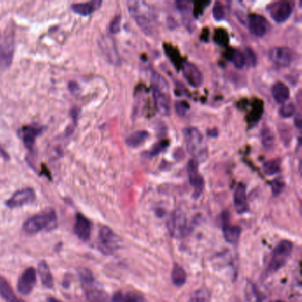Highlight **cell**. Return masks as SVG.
I'll return each instance as SVG.
<instances>
[{
	"instance_id": "1",
	"label": "cell",
	"mask_w": 302,
	"mask_h": 302,
	"mask_svg": "<svg viewBox=\"0 0 302 302\" xmlns=\"http://www.w3.org/2000/svg\"><path fill=\"white\" fill-rule=\"evenodd\" d=\"M151 87L158 111L162 116H170L171 106L169 84L162 75H160L156 71H153L151 75Z\"/></svg>"
},
{
	"instance_id": "2",
	"label": "cell",
	"mask_w": 302,
	"mask_h": 302,
	"mask_svg": "<svg viewBox=\"0 0 302 302\" xmlns=\"http://www.w3.org/2000/svg\"><path fill=\"white\" fill-rule=\"evenodd\" d=\"M183 136L186 142L187 150L194 160L198 162L204 161L207 158V146L204 144L201 131L194 127L183 129Z\"/></svg>"
},
{
	"instance_id": "3",
	"label": "cell",
	"mask_w": 302,
	"mask_h": 302,
	"mask_svg": "<svg viewBox=\"0 0 302 302\" xmlns=\"http://www.w3.org/2000/svg\"><path fill=\"white\" fill-rule=\"evenodd\" d=\"M57 227V215L53 210L46 211L28 219L24 224L25 232L36 234L44 231H51Z\"/></svg>"
},
{
	"instance_id": "4",
	"label": "cell",
	"mask_w": 302,
	"mask_h": 302,
	"mask_svg": "<svg viewBox=\"0 0 302 302\" xmlns=\"http://www.w3.org/2000/svg\"><path fill=\"white\" fill-rule=\"evenodd\" d=\"M129 11L131 16L136 20V24L141 31L146 35L153 33V16L150 14L149 7L145 2L141 1H129L128 2Z\"/></svg>"
},
{
	"instance_id": "5",
	"label": "cell",
	"mask_w": 302,
	"mask_h": 302,
	"mask_svg": "<svg viewBox=\"0 0 302 302\" xmlns=\"http://www.w3.org/2000/svg\"><path fill=\"white\" fill-rule=\"evenodd\" d=\"M80 278L89 301L111 302L108 295L103 290L96 286L92 272L86 268H83L80 270Z\"/></svg>"
},
{
	"instance_id": "6",
	"label": "cell",
	"mask_w": 302,
	"mask_h": 302,
	"mask_svg": "<svg viewBox=\"0 0 302 302\" xmlns=\"http://www.w3.org/2000/svg\"><path fill=\"white\" fill-rule=\"evenodd\" d=\"M14 53V33L7 30L0 33V70H6L10 67Z\"/></svg>"
},
{
	"instance_id": "7",
	"label": "cell",
	"mask_w": 302,
	"mask_h": 302,
	"mask_svg": "<svg viewBox=\"0 0 302 302\" xmlns=\"http://www.w3.org/2000/svg\"><path fill=\"white\" fill-rule=\"evenodd\" d=\"M293 244L289 240L280 242L272 254L271 260L268 264V272L275 273L286 264L290 255L292 254Z\"/></svg>"
},
{
	"instance_id": "8",
	"label": "cell",
	"mask_w": 302,
	"mask_h": 302,
	"mask_svg": "<svg viewBox=\"0 0 302 302\" xmlns=\"http://www.w3.org/2000/svg\"><path fill=\"white\" fill-rule=\"evenodd\" d=\"M270 17L277 23H283L288 20L292 13V4L286 1H278L269 4L267 7Z\"/></svg>"
},
{
	"instance_id": "9",
	"label": "cell",
	"mask_w": 302,
	"mask_h": 302,
	"mask_svg": "<svg viewBox=\"0 0 302 302\" xmlns=\"http://www.w3.org/2000/svg\"><path fill=\"white\" fill-rule=\"evenodd\" d=\"M187 171L189 175L190 185L194 188V198L198 199L202 194L204 188V179L199 172V162L197 160H189L187 165Z\"/></svg>"
},
{
	"instance_id": "10",
	"label": "cell",
	"mask_w": 302,
	"mask_h": 302,
	"mask_svg": "<svg viewBox=\"0 0 302 302\" xmlns=\"http://www.w3.org/2000/svg\"><path fill=\"white\" fill-rule=\"evenodd\" d=\"M99 238L100 248L102 251L106 254H111L118 248V237L107 226L101 227L99 231Z\"/></svg>"
},
{
	"instance_id": "11",
	"label": "cell",
	"mask_w": 302,
	"mask_h": 302,
	"mask_svg": "<svg viewBox=\"0 0 302 302\" xmlns=\"http://www.w3.org/2000/svg\"><path fill=\"white\" fill-rule=\"evenodd\" d=\"M36 200V194L31 188H25L14 193V195L7 201L6 206L9 208H17L32 203Z\"/></svg>"
},
{
	"instance_id": "12",
	"label": "cell",
	"mask_w": 302,
	"mask_h": 302,
	"mask_svg": "<svg viewBox=\"0 0 302 302\" xmlns=\"http://www.w3.org/2000/svg\"><path fill=\"white\" fill-rule=\"evenodd\" d=\"M248 27L252 34L256 38H262L269 30L268 20L260 14H251L248 18Z\"/></svg>"
},
{
	"instance_id": "13",
	"label": "cell",
	"mask_w": 302,
	"mask_h": 302,
	"mask_svg": "<svg viewBox=\"0 0 302 302\" xmlns=\"http://www.w3.org/2000/svg\"><path fill=\"white\" fill-rule=\"evenodd\" d=\"M182 71L184 78L191 87L199 88L203 84V75L201 70L190 61L183 62Z\"/></svg>"
},
{
	"instance_id": "14",
	"label": "cell",
	"mask_w": 302,
	"mask_h": 302,
	"mask_svg": "<svg viewBox=\"0 0 302 302\" xmlns=\"http://www.w3.org/2000/svg\"><path fill=\"white\" fill-rule=\"evenodd\" d=\"M37 283V272L35 268H29L21 274L18 280V292L22 295H29Z\"/></svg>"
},
{
	"instance_id": "15",
	"label": "cell",
	"mask_w": 302,
	"mask_h": 302,
	"mask_svg": "<svg viewBox=\"0 0 302 302\" xmlns=\"http://www.w3.org/2000/svg\"><path fill=\"white\" fill-rule=\"evenodd\" d=\"M270 61L279 67H288L293 60V52L287 47L272 48L268 53Z\"/></svg>"
},
{
	"instance_id": "16",
	"label": "cell",
	"mask_w": 302,
	"mask_h": 302,
	"mask_svg": "<svg viewBox=\"0 0 302 302\" xmlns=\"http://www.w3.org/2000/svg\"><path fill=\"white\" fill-rule=\"evenodd\" d=\"M222 220H223V233H224V239L231 244L238 243L241 234V228L230 224V217L228 212L223 213Z\"/></svg>"
},
{
	"instance_id": "17",
	"label": "cell",
	"mask_w": 302,
	"mask_h": 302,
	"mask_svg": "<svg viewBox=\"0 0 302 302\" xmlns=\"http://www.w3.org/2000/svg\"><path fill=\"white\" fill-rule=\"evenodd\" d=\"M74 231L77 238L83 241H88L92 233V224L83 214H76Z\"/></svg>"
},
{
	"instance_id": "18",
	"label": "cell",
	"mask_w": 302,
	"mask_h": 302,
	"mask_svg": "<svg viewBox=\"0 0 302 302\" xmlns=\"http://www.w3.org/2000/svg\"><path fill=\"white\" fill-rule=\"evenodd\" d=\"M44 131V127L38 126H27L21 128L20 130V136L23 141L24 146L29 150H32L35 145V141L39 135Z\"/></svg>"
},
{
	"instance_id": "19",
	"label": "cell",
	"mask_w": 302,
	"mask_h": 302,
	"mask_svg": "<svg viewBox=\"0 0 302 302\" xmlns=\"http://www.w3.org/2000/svg\"><path fill=\"white\" fill-rule=\"evenodd\" d=\"M234 207L238 214H244L248 210L246 188L243 183H239L234 191Z\"/></svg>"
},
{
	"instance_id": "20",
	"label": "cell",
	"mask_w": 302,
	"mask_h": 302,
	"mask_svg": "<svg viewBox=\"0 0 302 302\" xmlns=\"http://www.w3.org/2000/svg\"><path fill=\"white\" fill-rule=\"evenodd\" d=\"M102 1L93 0L86 3H77L72 5L71 9L75 14L81 16H89L93 14L96 10H98L101 7Z\"/></svg>"
},
{
	"instance_id": "21",
	"label": "cell",
	"mask_w": 302,
	"mask_h": 302,
	"mask_svg": "<svg viewBox=\"0 0 302 302\" xmlns=\"http://www.w3.org/2000/svg\"><path fill=\"white\" fill-rule=\"evenodd\" d=\"M272 97L276 102L279 104H284L290 98V90L288 87L281 81H278L273 85L271 88Z\"/></svg>"
},
{
	"instance_id": "22",
	"label": "cell",
	"mask_w": 302,
	"mask_h": 302,
	"mask_svg": "<svg viewBox=\"0 0 302 302\" xmlns=\"http://www.w3.org/2000/svg\"><path fill=\"white\" fill-rule=\"evenodd\" d=\"M0 296L7 302H25L15 295L11 285L0 276Z\"/></svg>"
},
{
	"instance_id": "23",
	"label": "cell",
	"mask_w": 302,
	"mask_h": 302,
	"mask_svg": "<svg viewBox=\"0 0 302 302\" xmlns=\"http://www.w3.org/2000/svg\"><path fill=\"white\" fill-rule=\"evenodd\" d=\"M38 272L43 285L46 288H52L53 287V278H52L51 270H50L46 262L43 261L38 264Z\"/></svg>"
},
{
	"instance_id": "24",
	"label": "cell",
	"mask_w": 302,
	"mask_h": 302,
	"mask_svg": "<svg viewBox=\"0 0 302 302\" xmlns=\"http://www.w3.org/2000/svg\"><path fill=\"white\" fill-rule=\"evenodd\" d=\"M112 302H146V299L136 292H118L113 296Z\"/></svg>"
},
{
	"instance_id": "25",
	"label": "cell",
	"mask_w": 302,
	"mask_h": 302,
	"mask_svg": "<svg viewBox=\"0 0 302 302\" xmlns=\"http://www.w3.org/2000/svg\"><path fill=\"white\" fill-rule=\"evenodd\" d=\"M149 138V132L146 130H136L126 139V144L132 148L142 146L144 142Z\"/></svg>"
},
{
	"instance_id": "26",
	"label": "cell",
	"mask_w": 302,
	"mask_h": 302,
	"mask_svg": "<svg viewBox=\"0 0 302 302\" xmlns=\"http://www.w3.org/2000/svg\"><path fill=\"white\" fill-rule=\"evenodd\" d=\"M102 49L105 52V55L108 57L110 61L112 62H117L118 61V53L116 51V45L112 39L109 38H104L101 43Z\"/></svg>"
},
{
	"instance_id": "27",
	"label": "cell",
	"mask_w": 302,
	"mask_h": 302,
	"mask_svg": "<svg viewBox=\"0 0 302 302\" xmlns=\"http://www.w3.org/2000/svg\"><path fill=\"white\" fill-rule=\"evenodd\" d=\"M172 282L176 286H183L187 280L186 272L179 265H174L172 273H171Z\"/></svg>"
},
{
	"instance_id": "28",
	"label": "cell",
	"mask_w": 302,
	"mask_h": 302,
	"mask_svg": "<svg viewBox=\"0 0 302 302\" xmlns=\"http://www.w3.org/2000/svg\"><path fill=\"white\" fill-rule=\"evenodd\" d=\"M227 58L237 68H244L245 65L244 53L237 49H232L227 53Z\"/></svg>"
},
{
	"instance_id": "29",
	"label": "cell",
	"mask_w": 302,
	"mask_h": 302,
	"mask_svg": "<svg viewBox=\"0 0 302 302\" xmlns=\"http://www.w3.org/2000/svg\"><path fill=\"white\" fill-rule=\"evenodd\" d=\"M281 170V161L279 159L268 160L263 164V171L268 176H274Z\"/></svg>"
},
{
	"instance_id": "30",
	"label": "cell",
	"mask_w": 302,
	"mask_h": 302,
	"mask_svg": "<svg viewBox=\"0 0 302 302\" xmlns=\"http://www.w3.org/2000/svg\"><path fill=\"white\" fill-rule=\"evenodd\" d=\"M274 141H275L274 134L272 133L270 129H268V128H265L262 131V145L266 148H271L273 145H274Z\"/></svg>"
},
{
	"instance_id": "31",
	"label": "cell",
	"mask_w": 302,
	"mask_h": 302,
	"mask_svg": "<svg viewBox=\"0 0 302 302\" xmlns=\"http://www.w3.org/2000/svg\"><path fill=\"white\" fill-rule=\"evenodd\" d=\"M279 116L283 118H289L292 117L296 112V106L293 103H289L282 105L279 108Z\"/></svg>"
},
{
	"instance_id": "32",
	"label": "cell",
	"mask_w": 302,
	"mask_h": 302,
	"mask_svg": "<svg viewBox=\"0 0 302 302\" xmlns=\"http://www.w3.org/2000/svg\"><path fill=\"white\" fill-rule=\"evenodd\" d=\"M214 39L216 44L221 45V46H225L228 44V40H229L227 32L223 29H218L214 32Z\"/></svg>"
},
{
	"instance_id": "33",
	"label": "cell",
	"mask_w": 302,
	"mask_h": 302,
	"mask_svg": "<svg viewBox=\"0 0 302 302\" xmlns=\"http://www.w3.org/2000/svg\"><path fill=\"white\" fill-rule=\"evenodd\" d=\"M190 2H188V1H183V0H181V1H177V2H176V6H177V9L179 10L181 14L183 15V18L185 19V17H188V20H190L189 15H190Z\"/></svg>"
},
{
	"instance_id": "34",
	"label": "cell",
	"mask_w": 302,
	"mask_h": 302,
	"mask_svg": "<svg viewBox=\"0 0 302 302\" xmlns=\"http://www.w3.org/2000/svg\"><path fill=\"white\" fill-rule=\"evenodd\" d=\"M170 143L167 140H163L160 142L157 143L154 146L152 147V150L150 151L149 155L151 157H155L159 155L160 153H162L164 150L166 149L167 147L169 146Z\"/></svg>"
},
{
	"instance_id": "35",
	"label": "cell",
	"mask_w": 302,
	"mask_h": 302,
	"mask_svg": "<svg viewBox=\"0 0 302 302\" xmlns=\"http://www.w3.org/2000/svg\"><path fill=\"white\" fill-rule=\"evenodd\" d=\"M213 16L216 21H221L225 17L224 5L221 2H216L213 7Z\"/></svg>"
},
{
	"instance_id": "36",
	"label": "cell",
	"mask_w": 302,
	"mask_h": 302,
	"mask_svg": "<svg viewBox=\"0 0 302 302\" xmlns=\"http://www.w3.org/2000/svg\"><path fill=\"white\" fill-rule=\"evenodd\" d=\"M243 53H244V60H245V64H248L250 67H255L257 63V58H256L255 51H253L251 48H246Z\"/></svg>"
},
{
	"instance_id": "37",
	"label": "cell",
	"mask_w": 302,
	"mask_h": 302,
	"mask_svg": "<svg viewBox=\"0 0 302 302\" xmlns=\"http://www.w3.org/2000/svg\"><path fill=\"white\" fill-rule=\"evenodd\" d=\"M256 107L253 109L251 111V115L249 116V121L248 122H256L258 121L262 115L263 107H262V102H258V105H255Z\"/></svg>"
},
{
	"instance_id": "38",
	"label": "cell",
	"mask_w": 302,
	"mask_h": 302,
	"mask_svg": "<svg viewBox=\"0 0 302 302\" xmlns=\"http://www.w3.org/2000/svg\"><path fill=\"white\" fill-rule=\"evenodd\" d=\"M165 51H166L167 54L169 55L170 60L173 61V63H175L174 65H176L178 68V64L180 61V56L178 54V52L170 45H165Z\"/></svg>"
},
{
	"instance_id": "39",
	"label": "cell",
	"mask_w": 302,
	"mask_h": 302,
	"mask_svg": "<svg viewBox=\"0 0 302 302\" xmlns=\"http://www.w3.org/2000/svg\"><path fill=\"white\" fill-rule=\"evenodd\" d=\"M248 287L246 293H248V302H261L258 291L255 288V285L248 286Z\"/></svg>"
},
{
	"instance_id": "40",
	"label": "cell",
	"mask_w": 302,
	"mask_h": 302,
	"mask_svg": "<svg viewBox=\"0 0 302 302\" xmlns=\"http://www.w3.org/2000/svg\"><path fill=\"white\" fill-rule=\"evenodd\" d=\"M121 21H122L121 15H117L110 22L109 31H110V32L112 34H117L118 32H120V30H121Z\"/></svg>"
},
{
	"instance_id": "41",
	"label": "cell",
	"mask_w": 302,
	"mask_h": 302,
	"mask_svg": "<svg viewBox=\"0 0 302 302\" xmlns=\"http://www.w3.org/2000/svg\"><path fill=\"white\" fill-rule=\"evenodd\" d=\"M284 187H285V183L283 181L279 180V179H276V180L273 181L271 184L273 195L274 196H279V194L282 193Z\"/></svg>"
},
{
	"instance_id": "42",
	"label": "cell",
	"mask_w": 302,
	"mask_h": 302,
	"mask_svg": "<svg viewBox=\"0 0 302 302\" xmlns=\"http://www.w3.org/2000/svg\"><path fill=\"white\" fill-rule=\"evenodd\" d=\"M176 107V111L177 114L181 116H184L186 115L188 109L190 108L189 105L187 104L186 102L184 101H177L175 105Z\"/></svg>"
},
{
	"instance_id": "43",
	"label": "cell",
	"mask_w": 302,
	"mask_h": 302,
	"mask_svg": "<svg viewBox=\"0 0 302 302\" xmlns=\"http://www.w3.org/2000/svg\"><path fill=\"white\" fill-rule=\"evenodd\" d=\"M207 4H209V2H196V3H194V14L195 17H199L200 15L202 14L203 13V7L204 5H207Z\"/></svg>"
},
{
	"instance_id": "44",
	"label": "cell",
	"mask_w": 302,
	"mask_h": 302,
	"mask_svg": "<svg viewBox=\"0 0 302 302\" xmlns=\"http://www.w3.org/2000/svg\"><path fill=\"white\" fill-rule=\"evenodd\" d=\"M294 124H295L297 129H300L302 127V118L301 114L298 113L295 116V119H294Z\"/></svg>"
},
{
	"instance_id": "45",
	"label": "cell",
	"mask_w": 302,
	"mask_h": 302,
	"mask_svg": "<svg viewBox=\"0 0 302 302\" xmlns=\"http://www.w3.org/2000/svg\"><path fill=\"white\" fill-rule=\"evenodd\" d=\"M0 155L3 158L4 160H9V155H8V153L1 147V146H0Z\"/></svg>"
},
{
	"instance_id": "46",
	"label": "cell",
	"mask_w": 302,
	"mask_h": 302,
	"mask_svg": "<svg viewBox=\"0 0 302 302\" xmlns=\"http://www.w3.org/2000/svg\"><path fill=\"white\" fill-rule=\"evenodd\" d=\"M188 302H204V299L199 296H195L193 299H190Z\"/></svg>"
},
{
	"instance_id": "47",
	"label": "cell",
	"mask_w": 302,
	"mask_h": 302,
	"mask_svg": "<svg viewBox=\"0 0 302 302\" xmlns=\"http://www.w3.org/2000/svg\"><path fill=\"white\" fill-rule=\"evenodd\" d=\"M214 136H217V129H214ZM212 133H213V131H212V130H210V131H207V134H208V136H209V135H210V134H212ZM214 136V135H212V136Z\"/></svg>"
},
{
	"instance_id": "48",
	"label": "cell",
	"mask_w": 302,
	"mask_h": 302,
	"mask_svg": "<svg viewBox=\"0 0 302 302\" xmlns=\"http://www.w3.org/2000/svg\"><path fill=\"white\" fill-rule=\"evenodd\" d=\"M49 302H61L60 300H57L55 299H49Z\"/></svg>"
},
{
	"instance_id": "49",
	"label": "cell",
	"mask_w": 302,
	"mask_h": 302,
	"mask_svg": "<svg viewBox=\"0 0 302 302\" xmlns=\"http://www.w3.org/2000/svg\"><path fill=\"white\" fill-rule=\"evenodd\" d=\"M272 302H285V301H282V300H276V301H272Z\"/></svg>"
}]
</instances>
